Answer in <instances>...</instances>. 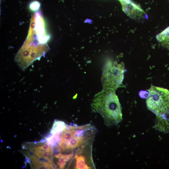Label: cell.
I'll return each instance as SVG.
<instances>
[{"instance_id": "1", "label": "cell", "mask_w": 169, "mask_h": 169, "mask_svg": "<svg viewBox=\"0 0 169 169\" xmlns=\"http://www.w3.org/2000/svg\"><path fill=\"white\" fill-rule=\"evenodd\" d=\"M91 105L94 111L102 116L108 126L117 125L123 120L121 105L114 90L104 89L98 93Z\"/></svg>"}, {"instance_id": "2", "label": "cell", "mask_w": 169, "mask_h": 169, "mask_svg": "<svg viewBox=\"0 0 169 169\" xmlns=\"http://www.w3.org/2000/svg\"><path fill=\"white\" fill-rule=\"evenodd\" d=\"M148 91L146 103L149 110L156 116L169 110V90H168L152 85Z\"/></svg>"}, {"instance_id": "3", "label": "cell", "mask_w": 169, "mask_h": 169, "mask_svg": "<svg viewBox=\"0 0 169 169\" xmlns=\"http://www.w3.org/2000/svg\"><path fill=\"white\" fill-rule=\"evenodd\" d=\"M124 68L122 64L114 63L109 65L104 69L101 79L104 89L115 90L122 84Z\"/></svg>"}, {"instance_id": "4", "label": "cell", "mask_w": 169, "mask_h": 169, "mask_svg": "<svg viewBox=\"0 0 169 169\" xmlns=\"http://www.w3.org/2000/svg\"><path fill=\"white\" fill-rule=\"evenodd\" d=\"M153 128L165 133L169 132V110L156 116Z\"/></svg>"}, {"instance_id": "5", "label": "cell", "mask_w": 169, "mask_h": 169, "mask_svg": "<svg viewBox=\"0 0 169 169\" xmlns=\"http://www.w3.org/2000/svg\"><path fill=\"white\" fill-rule=\"evenodd\" d=\"M77 153L75 156L76 160L75 169H90V166L89 165V161L87 158L80 151Z\"/></svg>"}, {"instance_id": "6", "label": "cell", "mask_w": 169, "mask_h": 169, "mask_svg": "<svg viewBox=\"0 0 169 169\" xmlns=\"http://www.w3.org/2000/svg\"><path fill=\"white\" fill-rule=\"evenodd\" d=\"M156 38L161 45L169 49V27L158 34Z\"/></svg>"}, {"instance_id": "7", "label": "cell", "mask_w": 169, "mask_h": 169, "mask_svg": "<svg viewBox=\"0 0 169 169\" xmlns=\"http://www.w3.org/2000/svg\"><path fill=\"white\" fill-rule=\"evenodd\" d=\"M66 126V125L64 121L55 120L50 132L53 135L60 134L64 129Z\"/></svg>"}, {"instance_id": "8", "label": "cell", "mask_w": 169, "mask_h": 169, "mask_svg": "<svg viewBox=\"0 0 169 169\" xmlns=\"http://www.w3.org/2000/svg\"><path fill=\"white\" fill-rule=\"evenodd\" d=\"M73 156L72 153L69 155H63L60 153L56 158L59 159L57 164L61 169L64 167L67 161L71 158Z\"/></svg>"}, {"instance_id": "9", "label": "cell", "mask_w": 169, "mask_h": 169, "mask_svg": "<svg viewBox=\"0 0 169 169\" xmlns=\"http://www.w3.org/2000/svg\"><path fill=\"white\" fill-rule=\"evenodd\" d=\"M60 134H53L50 137L45 138L47 142L51 147H54L59 145L60 141Z\"/></svg>"}, {"instance_id": "10", "label": "cell", "mask_w": 169, "mask_h": 169, "mask_svg": "<svg viewBox=\"0 0 169 169\" xmlns=\"http://www.w3.org/2000/svg\"><path fill=\"white\" fill-rule=\"evenodd\" d=\"M40 6V3L38 1H33L29 5L30 9L33 11H36L38 9Z\"/></svg>"}, {"instance_id": "11", "label": "cell", "mask_w": 169, "mask_h": 169, "mask_svg": "<svg viewBox=\"0 0 169 169\" xmlns=\"http://www.w3.org/2000/svg\"><path fill=\"white\" fill-rule=\"evenodd\" d=\"M27 155L30 158L35 156V154L34 152L32 150H30L27 152Z\"/></svg>"}, {"instance_id": "12", "label": "cell", "mask_w": 169, "mask_h": 169, "mask_svg": "<svg viewBox=\"0 0 169 169\" xmlns=\"http://www.w3.org/2000/svg\"><path fill=\"white\" fill-rule=\"evenodd\" d=\"M25 156V161L28 163H29L30 164L31 163V160L30 159V158L29 157H28L27 156Z\"/></svg>"}, {"instance_id": "13", "label": "cell", "mask_w": 169, "mask_h": 169, "mask_svg": "<svg viewBox=\"0 0 169 169\" xmlns=\"http://www.w3.org/2000/svg\"><path fill=\"white\" fill-rule=\"evenodd\" d=\"M46 141V139H41L40 141H39V142L40 143H44V142H45Z\"/></svg>"}, {"instance_id": "14", "label": "cell", "mask_w": 169, "mask_h": 169, "mask_svg": "<svg viewBox=\"0 0 169 169\" xmlns=\"http://www.w3.org/2000/svg\"><path fill=\"white\" fill-rule=\"evenodd\" d=\"M22 148L23 149H25L26 148V146H25V145H22Z\"/></svg>"}, {"instance_id": "15", "label": "cell", "mask_w": 169, "mask_h": 169, "mask_svg": "<svg viewBox=\"0 0 169 169\" xmlns=\"http://www.w3.org/2000/svg\"><path fill=\"white\" fill-rule=\"evenodd\" d=\"M39 142V141H35L34 142H33V143L35 144H36L37 143H38V142Z\"/></svg>"}, {"instance_id": "16", "label": "cell", "mask_w": 169, "mask_h": 169, "mask_svg": "<svg viewBox=\"0 0 169 169\" xmlns=\"http://www.w3.org/2000/svg\"><path fill=\"white\" fill-rule=\"evenodd\" d=\"M26 166H23L22 167V169H24V168H25L26 167Z\"/></svg>"}, {"instance_id": "17", "label": "cell", "mask_w": 169, "mask_h": 169, "mask_svg": "<svg viewBox=\"0 0 169 169\" xmlns=\"http://www.w3.org/2000/svg\"><path fill=\"white\" fill-rule=\"evenodd\" d=\"M27 162L25 161H24V165L26 166V165H27Z\"/></svg>"}, {"instance_id": "18", "label": "cell", "mask_w": 169, "mask_h": 169, "mask_svg": "<svg viewBox=\"0 0 169 169\" xmlns=\"http://www.w3.org/2000/svg\"><path fill=\"white\" fill-rule=\"evenodd\" d=\"M1 143H2V142H3V140H1Z\"/></svg>"}]
</instances>
